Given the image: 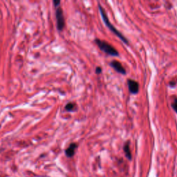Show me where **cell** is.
I'll return each mask as SVG.
<instances>
[{"label": "cell", "mask_w": 177, "mask_h": 177, "mask_svg": "<svg viewBox=\"0 0 177 177\" xmlns=\"http://www.w3.org/2000/svg\"><path fill=\"white\" fill-rule=\"evenodd\" d=\"M98 8H99V10H100L101 16H102V18L103 21H104L105 24H106V26L109 29V30H110L111 32H113V33H114V34L116 35L117 37H118L119 39H121L124 43H125L127 44H129V41L127 40V39L126 38V37L124 36V35L122 34V33L120 32L119 31H118L112 24H111V23L110 22V21H109V20L108 17H107V13H106V12H105L104 8H103L102 6L100 5V4H99Z\"/></svg>", "instance_id": "obj_1"}, {"label": "cell", "mask_w": 177, "mask_h": 177, "mask_svg": "<svg viewBox=\"0 0 177 177\" xmlns=\"http://www.w3.org/2000/svg\"><path fill=\"white\" fill-rule=\"evenodd\" d=\"M96 73H97V74H100V73H102V68H101V67H96Z\"/></svg>", "instance_id": "obj_10"}, {"label": "cell", "mask_w": 177, "mask_h": 177, "mask_svg": "<svg viewBox=\"0 0 177 177\" xmlns=\"http://www.w3.org/2000/svg\"><path fill=\"white\" fill-rule=\"evenodd\" d=\"M110 66L114 69L115 71H116L118 73H121V74L125 75L126 74V70L123 67V65L121 64V63L118 62L117 60H113L110 62Z\"/></svg>", "instance_id": "obj_5"}, {"label": "cell", "mask_w": 177, "mask_h": 177, "mask_svg": "<svg viewBox=\"0 0 177 177\" xmlns=\"http://www.w3.org/2000/svg\"><path fill=\"white\" fill-rule=\"evenodd\" d=\"M172 107L174 110V111L177 113V98L176 97H174L173 102H172Z\"/></svg>", "instance_id": "obj_9"}, {"label": "cell", "mask_w": 177, "mask_h": 177, "mask_svg": "<svg viewBox=\"0 0 177 177\" xmlns=\"http://www.w3.org/2000/svg\"><path fill=\"white\" fill-rule=\"evenodd\" d=\"M128 88H129V92L132 94H137L139 91V85L138 82L132 79H128L127 80Z\"/></svg>", "instance_id": "obj_4"}, {"label": "cell", "mask_w": 177, "mask_h": 177, "mask_svg": "<svg viewBox=\"0 0 177 177\" xmlns=\"http://www.w3.org/2000/svg\"><path fill=\"white\" fill-rule=\"evenodd\" d=\"M95 42H96V45L100 48V49L102 51L105 52V53L110 55L111 56H118V51L109 43L97 38L95 39Z\"/></svg>", "instance_id": "obj_2"}, {"label": "cell", "mask_w": 177, "mask_h": 177, "mask_svg": "<svg viewBox=\"0 0 177 177\" xmlns=\"http://www.w3.org/2000/svg\"><path fill=\"white\" fill-rule=\"evenodd\" d=\"M53 4H54V6H56V8H58V7H59V6H60V1H56V0H54Z\"/></svg>", "instance_id": "obj_11"}, {"label": "cell", "mask_w": 177, "mask_h": 177, "mask_svg": "<svg viewBox=\"0 0 177 177\" xmlns=\"http://www.w3.org/2000/svg\"><path fill=\"white\" fill-rule=\"evenodd\" d=\"M78 145L76 143H71V144L69 145L68 148H67L66 150H65V154H66L67 157L69 158L73 157L75 154V149H77Z\"/></svg>", "instance_id": "obj_6"}, {"label": "cell", "mask_w": 177, "mask_h": 177, "mask_svg": "<svg viewBox=\"0 0 177 177\" xmlns=\"http://www.w3.org/2000/svg\"><path fill=\"white\" fill-rule=\"evenodd\" d=\"M75 107H76V105H75V103L69 102L66 105V107H65V109L68 111H73L75 109Z\"/></svg>", "instance_id": "obj_8"}, {"label": "cell", "mask_w": 177, "mask_h": 177, "mask_svg": "<svg viewBox=\"0 0 177 177\" xmlns=\"http://www.w3.org/2000/svg\"><path fill=\"white\" fill-rule=\"evenodd\" d=\"M129 141L128 140L125 143V145H124V147H123V149H124V151H125V156L129 160H132V152H131V150H130V147H129Z\"/></svg>", "instance_id": "obj_7"}, {"label": "cell", "mask_w": 177, "mask_h": 177, "mask_svg": "<svg viewBox=\"0 0 177 177\" xmlns=\"http://www.w3.org/2000/svg\"><path fill=\"white\" fill-rule=\"evenodd\" d=\"M56 18L57 20V28L59 31H62L64 29L65 22H64V18L63 15L62 9L60 6L57 8L56 12Z\"/></svg>", "instance_id": "obj_3"}]
</instances>
